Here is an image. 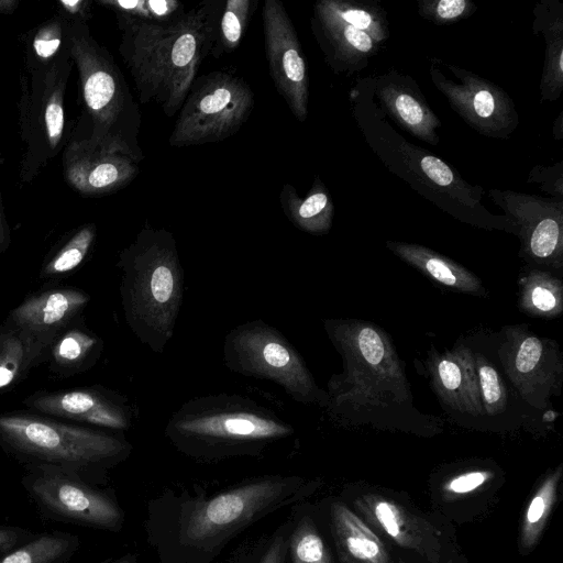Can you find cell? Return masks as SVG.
<instances>
[{
  "mask_svg": "<svg viewBox=\"0 0 563 563\" xmlns=\"http://www.w3.org/2000/svg\"><path fill=\"white\" fill-rule=\"evenodd\" d=\"M262 18L269 75L294 117L302 123L308 115L309 80L297 32L279 0H265Z\"/></svg>",
  "mask_w": 563,
  "mask_h": 563,
  "instance_id": "16",
  "label": "cell"
},
{
  "mask_svg": "<svg viewBox=\"0 0 563 563\" xmlns=\"http://www.w3.org/2000/svg\"><path fill=\"white\" fill-rule=\"evenodd\" d=\"M121 302L136 338L162 353L181 306L184 272L173 234L143 228L119 254Z\"/></svg>",
  "mask_w": 563,
  "mask_h": 563,
  "instance_id": "4",
  "label": "cell"
},
{
  "mask_svg": "<svg viewBox=\"0 0 563 563\" xmlns=\"http://www.w3.org/2000/svg\"><path fill=\"white\" fill-rule=\"evenodd\" d=\"M532 32L543 36L545 58L540 80L541 101H555L563 92V2L540 0L532 9Z\"/></svg>",
  "mask_w": 563,
  "mask_h": 563,
  "instance_id": "25",
  "label": "cell"
},
{
  "mask_svg": "<svg viewBox=\"0 0 563 563\" xmlns=\"http://www.w3.org/2000/svg\"><path fill=\"white\" fill-rule=\"evenodd\" d=\"M223 360L232 372L278 384L296 401L322 408L329 404L328 393L317 385L296 349L262 320L243 323L228 333Z\"/></svg>",
  "mask_w": 563,
  "mask_h": 563,
  "instance_id": "8",
  "label": "cell"
},
{
  "mask_svg": "<svg viewBox=\"0 0 563 563\" xmlns=\"http://www.w3.org/2000/svg\"><path fill=\"white\" fill-rule=\"evenodd\" d=\"M386 247L402 262L445 288L472 296L484 297L487 295L481 279L475 274L452 258L427 246L387 241Z\"/></svg>",
  "mask_w": 563,
  "mask_h": 563,
  "instance_id": "24",
  "label": "cell"
},
{
  "mask_svg": "<svg viewBox=\"0 0 563 563\" xmlns=\"http://www.w3.org/2000/svg\"><path fill=\"white\" fill-rule=\"evenodd\" d=\"M311 30L324 62L336 74L352 75L367 67L379 51V42L367 32L349 24L314 3Z\"/></svg>",
  "mask_w": 563,
  "mask_h": 563,
  "instance_id": "23",
  "label": "cell"
},
{
  "mask_svg": "<svg viewBox=\"0 0 563 563\" xmlns=\"http://www.w3.org/2000/svg\"><path fill=\"white\" fill-rule=\"evenodd\" d=\"M256 2L253 0H227L218 20L214 56L234 51L241 43Z\"/></svg>",
  "mask_w": 563,
  "mask_h": 563,
  "instance_id": "36",
  "label": "cell"
},
{
  "mask_svg": "<svg viewBox=\"0 0 563 563\" xmlns=\"http://www.w3.org/2000/svg\"><path fill=\"white\" fill-rule=\"evenodd\" d=\"M63 176L70 188L85 197H102L128 186L139 174L130 157L68 139L62 156Z\"/></svg>",
  "mask_w": 563,
  "mask_h": 563,
  "instance_id": "18",
  "label": "cell"
},
{
  "mask_svg": "<svg viewBox=\"0 0 563 563\" xmlns=\"http://www.w3.org/2000/svg\"><path fill=\"white\" fill-rule=\"evenodd\" d=\"M0 448L23 466L44 465L97 484L129 454L124 440L40 413H0Z\"/></svg>",
  "mask_w": 563,
  "mask_h": 563,
  "instance_id": "6",
  "label": "cell"
},
{
  "mask_svg": "<svg viewBox=\"0 0 563 563\" xmlns=\"http://www.w3.org/2000/svg\"><path fill=\"white\" fill-rule=\"evenodd\" d=\"M418 14L435 25H449L470 18L477 11L471 0H418Z\"/></svg>",
  "mask_w": 563,
  "mask_h": 563,
  "instance_id": "39",
  "label": "cell"
},
{
  "mask_svg": "<svg viewBox=\"0 0 563 563\" xmlns=\"http://www.w3.org/2000/svg\"><path fill=\"white\" fill-rule=\"evenodd\" d=\"M254 93L247 82L228 71L195 79L169 136L176 147L227 140L250 118Z\"/></svg>",
  "mask_w": 563,
  "mask_h": 563,
  "instance_id": "10",
  "label": "cell"
},
{
  "mask_svg": "<svg viewBox=\"0 0 563 563\" xmlns=\"http://www.w3.org/2000/svg\"><path fill=\"white\" fill-rule=\"evenodd\" d=\"M292 428L271 410L240 396L214 395L185 402L166 427L167 437L191 454H222L262 448Z\"/></svg>",
  "mask_w": 563,
  "mask_h": 563,
  "instance_id": "7",
  "label": "cell"
},
{
  "mask_svg": "<svg viewBox=\"0 0 563 563\" xmlns=\"http://www.w3.org/2000/svg\"><path fill=\"white\" fill-rule=\"evenodd\" d=\"M443 66L430 58L429 75L434 87L446 98L451 109L481 135L508 139L519 125V114L512 98L495 82L452 64Z\"/></svg>",
  "mask_w": 563,
  "mask_h": 563,
  "instance_id": "12",
  "label": "cell"
},
{
  "mask_svg": "<svg viewBox=\"0 0 563 563\" xmlns=\"http://www.w3.org/2000/svg\"><path fill=\"white\" fill-rule=\"evenodd\" d=\"M111 563H134V559L132 555H124L118 560H114Z\"/></svg>",
  "mask_w": 563,
  "mask_h": 563,
  "instance_id": "48",
  "label": "cell"
},
{
  "mask_svg": "<svg viewBox=\"0 0 563 563\" xmlns=\"http://www.w3.org/2000/svg\"><path fill=\"white\" fill-rule=\"evenodd\" d=\"M23 467L21 484L42 517L92 529L117 531L121 528V508L95 484L52 466Z\"/></svg>",
  "mask_w": 563,
  "mask_h": 563,
  "instance_id": "11",
  "label": "cell"
},
{
  "mask_svg": "<svg viewBox=\"0 0 563 563\" xmlns=\"http://www.w3.org/2000/svg\"><path fill=\"white\" fill-rule=\"evenodd\" d=\"M32 411L115 430L131 424L130 408L117 393L100 385L62 390H38L22 400Z\"/></svg>",
  "mask_w": 563,
  "mask_h": 563,
  "instance_id": "17",
  "label": "cell"
},
{
  "mask_svg": "<svg viewBox=\"0 0 563 563\" xmlns=\"http://www.w3.org/2000/svg\"><path fill=\"white\" fill-rule=\"evenodd\" d=\"M529 184H536L539 188L553 196L563 199V163L558 162L553 166L536 165L528 175Z\"/></svg>",
  "mask_w": 563,
  "mask_h": 563,
  "instance_id": "41",
  "label": "cell"
},
{
  "mask_svg": "<svg viewBox=\"0 0 563 563\" xmlns=\"http://www.w3.org/2000/svg\"><path fill=\"white\" fill-rule=\"evenodd\" d=\"M448 563H455L453 560H450Z\"/></svg>",
  "mask_w": 563,
  "mask_h": 563,
  "instance_id": "49",
  "label": "cell"
},
{
  "mask_svg": "<svg viewBox=\"0 0 563 563\" xmlns=\"http://www.w3.org/2000/svg\"><path fill=\"white\" fill-rule=\"evenodd\" d=\"M19 1L18 0H0V13L2 14H12L18 5H19Z\"/></svg>",
  "mask_w": 563,
  "mask_h": 563,
  "instance_id": "46",
  "label": "cell"
},
{
  "mask_svg": "<svg viewBox=\"0 0 563 563\" xmlns=\"http://www.w3.org/2000/svg\"><path fill=\"white\" fill-rule=\"evenodd\" d=\"M430 385L450 413L459 418H485L474 351L457 344L443 353H432L427 360Z\"/></svg>",
  "mask_w": 563,
  "mask_h": 563,
  "instance_id": "20",
  "label": "cell"
},
{
  "mask_svg": "<svg viewBox=\"0 0 563 563\" xmlns=\"http://www.w3.org/2000/svg\"><path fill=\"white\" fill-rule=\"evenodd\" d=\"M553 136L555 140L563 139V112H560L553 123Z\"/></svg>",
  "mask_w": 563,
  "mask_h": 563,
  "instance_id": "47",
  "label": "cell"
},
{
  "mask_svg": "<svg viewBox=\"0 0 563 563\" xmlns=\"http://www.w3.org/2000/svg\"><path fill=\"white\" fill-rule=\"evenodd\" d=\"M373 97L386 117L416 139L437 145L441 121L428 104L415 78L390 69L366 77Z\"/></svg>",
  "mask_w": 563,
  "mask_h": 563,
  "instance_id": "19",
  "label": "cell"
},
{
  "mask_svg": "<svg viewBox=\"0 0 563 563\" xmlns=\"http://www.w3.org/2000/svg\"><path fill=\"white\" fill-rule=\"evenodd\" d=\"M498 356L520 398L538 410L548 409L551 396L561 394L563 356L559 344L523 325H506Z\"/></svg>",
  "mask_w": 563,
  "mask_h": 563,
  "instance_id": "13",
  "label": "cell"
},
{
  "mask_svg": "<svg viewBox=\"0 0 563 563\" xmlns=\"http://www.w3.org/2000/svg\"><path fill=\"white\" fill-rule=\"evenodd\" d=\"M288 479L267 478L219 494L196 507L185 525V537L205 543L233 532L284 501Z\"/></svg>",
  "mask_w": 563,
  "mask_h": 563,
  "instance_id": "15",
  "label": "cell"
},
{
  "mask_svg": "<svg viewBox=\"0 0 563 563\" xmlns=\"http://www.w3.org/2000/svg\"><path fill=\"white\" fill-rule=\"evenodd\" d=\"M494 477L489 470H471L448 479L442 492L444 497L454 499L477 490Z\"/></svg>",
  "mask_w": 563,
  "mask_h": 563,
  "instance_id": "40",
  "label": "cell"
},
{
  "mask_svg": "<svg viewBox=\"0 0 563 563\" xmlns=\"http://www.w3.org/2000/svg\"><path fill=\"white\" fill-rule=\"evenodd\" d=\"M331 525L342 563H394L372 528L346 506H331Z\"/></svg>",
  "mask_w": 563,
  "mask_h": 563,
  "instance_id": "26",
  "label": "cell"
},
{
  "mask_svg": "<svg viewBox=\"0 0 563 563\" xmlns=\"http://www.w3.org/2000/svg\"><path fill=\"white\" fill-rule=\"evenodd\" d=\"M519 309L531 317L553 319L563 311V284L551 271L532 267L519 280Z\"/></svg>",
  "mask_w": 563,
  "mask_h": 563,
  "instance_id": "31",
  "label": "cell"
},
{
  "mask_svg": "<svg viewBox=\"0 0 563 563\" xmlns=\"http://www.w3.org/2000/svg\"><path fill=\"white\" fill-rule=\"evenodd\" d=\"M280 207L288 220L301 231L310 234H327L333 222L334 205L329 190L316 176L305 197L286 183L279 194Z\"/></svg>",
  "mask_w": 563,
  "mask_h": 563,
  "instance_id": "30",
  "label": "cell"
},
{
  "mask_svg": "<svg viewBox=\"0 0 563 563\" xmlns=\"http://www.w3.org/2000/svg\"><path fill=\"white\" fill-rule=\"evenodd\" d=\"M90 300L89 294L71 287H53L26 297L5 320L48 347L75 322Z\"/></svg>",
  "mask_w": 563,
  "mask_h": 563,
  "instance_id": "21",
  "label": "cell"
},
{
  "mask_svg": "<svg viewBox=\"0 0 563 563\" xmlns=\"http://www.w3.org/2000/svg\"><path fill=\"white\" fill-rule=\"evenodd\" d=\"M101 351V339L78 318L51 344L46 363L52 374L69 377L92 367Z\"/></svg>",
  "mask_w": 563,
  "mask_h": 563,
  "instance_id": "28",
  "label": "cell"
},
{
  "mask_svg": "<svg viewBox=\"0 0 563 563\" xmlns=\"http://www.w3.org/2000/svg\"><path fill=\"white\" fill-rule=\"evenodd\" d=\"M90 0H59L57 1V12L65 16L70 23H87L91 18Z\"/></svg>",
  "mask_w": 563,
  "mask_h": 563,
  "instance_id": "43",
  "label": "cell"
},
{
  "mask_svg": "<svg viewBox=\"0 0 563 563\" xmlns=\"http://www.w3.org/2000/svg\"><path fill=\"white\" fill-rule=\"evenodd\" d=\"M350 102L361 134L387 170L454 219L515 234L512 222L485 208L482 186L467 183L442 158L409 142L393 128L375 101L366 77L358 78L350 90Z\"/></svg>",
  "mask_w": 563,
  "mask_h": 563,
  "instance_id": "3",
  "label": "cell"
},
{
  "mask_svg": "<svg viewBox=\"0 0 563 563\" xmlns=\"http://www.w3.org/2000/svg\"><path fill=\"white\" fill-rule=\"evenodd\" d=\"M23 44L27 74L71 63V23L56 12L25 33Z\"/></svg>",
  "mask_w": 563,
  "mask_h": 563,
  "instance_id": "27",
  "label": "cell"
},
{
  "mask_svg": "<svg viewBox=\"0 0 563 563\" xmlns=\"http://www.w3.org/2000/svg\"><path fill=\"white\" fill-rule=\"evenodd\" d=\"M324 329L343 360V373L328 383L325 409L332 417L378 428L440 431L441 419L415 408L405 365L385 330L357 319H329Z\"/></svg>",
  "mask_w": 563,
  "mask_h": 563,
  "instance_id": "1",
  "label": "cell"
},
{
  "mask_svg": "<svg viewBox=\"0 0 563 563\" xmlns=\"http://www.w3.org/2000/svg\"><path fill=\"white\" fill-rule=\"evenodd\" d=\"M286 554V542L284 537L275 538L266 551L261 563H284Z\"/></svg>",
  "mask_w": 563,
  "mask_h": 563,
  "instance_id": "44",
  "label": "cell"
},
{
  "mask_svg": "<svg viewBox=\"0 0 563 563\" xmlns=\"http://www.w3.org/2000/svg\"><path fill=\"white\" fill-rule=\"evenodd\" d=\"M474 361L485 417H499L507 410L509 401L505 380L483 353L474 352Z\"/></svg>",
  "mask_w": 563,
  "mask_h": 563,
  "instance_id": "37",
  "label": "cell"
},
{
  "mask_svg": "<svg viewBox=\"0 0 563 563\" xmlns=\"http://www.w3.org/2000/svg\"><path fill=\"white\" fill-rule=\"evenodd\" d=\"M73 65L21 75L18 123L23 143L22 184L32 181L68 142L64 101Z\"/></svg>",
  "mask_w": 563,
  "mask_h": 563,
  "instance_id": "9",
  "label": "cell"
},
{
  "mask_svg": "<svg viewBox=\"0 0 563 563\" xmlns=\"http://www.w3.org/2000/svg\"><path fill=\"white\" fill-rule=\"evenodd\" d=\"M562 475L563 465L560 464L542 479L532 495L526 508L520 529V544L523 549H533L540 540L556 501Z\"/></svg>",
  "mask_w": 563,
  "mask_h": 563,
  "instance_id": "33",
  "label": "cell"
},
{
  "mask_svg": "<svg viewBox=\"0 0 563 563\" xmlns=\"http://www.w3.org/2000/svg\"><path fill=\"white\" fill-rule=\"evenodd\" d=\"M10 241V228L7 222L2 198L0 194V254H2L9 247Z\"/></svg>",
  "mask_w": 563,
  "mask_h": 563,
  "instance_id": "45",
  "label": "cell"
},
{
  "mask_svg": "<svg viewBox=\"0 0 563 563\" xmlns=\"http://www.w3.org/2000/svg\"><path fill=\"white\" fill-rule=\"evenodd\" d=\"M96 234L93 223L79 227L43 264L40 278H56L76 269L90 252Z\"/></svg>",
  "mask_w": 563,
  "mask_h": 563,
  "instance_id": "34",
  "label": "cell"
},
{
  "mask_svg": "<svg viewBox=\"0 0 563 563\" xmlns=\"http://www.w3.org/2000/svg\"><path fill=\"white\" fill-rule=\"evenodd\" d=\"M223 1H202L165 23L117 20L119 53L141 103L157 104L167 117L181 108L198 69L216 44Z\"/></svg>",
  "mask_w": 563,
  "mask_h": 563,
  "instance_id": "2",
  "label": "cell"
},
{
  "mask_svg": "<svg viewBox=\"0 0 563 563\" xmlns=\"http://www.w3.org/2000/svg\"><path fill=\"white\" fill-rule=\"evenodd\" d=\"M71 58L79 76L81 115L69 139L103 151L143 158L139 143L141 112L110 52L87 23L73 22Z\"/></svg>",
  "mask_w": 563,
  "mask_h": 563,
  "instance_id": "5",
  "label": "cell"
},
{
  "mask_svg": "<svg viewBox=\"0 0 563 563\" xmlns=\"http://www.w3.org/2000/svg\"><path fill=\"white\" fill-rule=\"evenodd\" d=\"M488 196L514 223L519 255L548 271L563 267V199L490 189Z\"/></svg>",
  "mask_w": 563,
  "mask_h": 563,
  "instance_id": "14",
  "label": "cell"
},
{
  "mask_svg": "<svg viewBox=\"0 0 563 563\" xmlns=\"http://www.w3.org/2000/svg\"><path fill=\"white\" fill-rule=\"evenodd\" d=\"M36 532L11 525H0V558L31 540Z\"/></svg>",
  "mask_w": 563,
  "mask_h": 563,
  "instance_id": "42",
  "label": "cell"
},
{
  "mask_svg": "<svg viewBox=\"0 0 563 563\" xmlns=\"http://www.w3.org/2000/svg\"><path fill=\"white\" fill-rule=\"evenodd\" d=\"M80 547L78 536L64 531L35 536L0 558V563H68Z\"/></svg>",
  "mask_w": 563,
  "mask_h": 563,
  "instance_id": "32",
  "label": "cell"
},
{
  "mask_svg": "<svg viewBox=\"0 0 563 563\" xmlns=\"http://www.w3.org/2000/svg\"><path fill=\"white\" fill-rule=\"evenodd\" d=\"M354 506L366 523L399 547L417 552L429 563H440L438 532L427 520L378 494L361 495Z\"/></svg>",
  "mask_w": 563,
  "mask_h": 563,
  "instance_id": "22",
  "label": "cell"
},
{
  "mask_svg": "<svg viewBox=\"0 0 563 563\" xmlns=\"http://www.w3.org/2000/svg\"><path fill=\"white\" fill-rule=\"evenodd\" d=\"M292 563H331L330 553L309 518H303L290 538Z\"/></svg>",
  "mask_w": 563,
  "mask_h": 563,
  "instance_id": "38",
  "label": "cell"
},
{
  "mask_svg": "<svg viewBox=\"0 0 563 563\" xmlns=\"http://www.w3.org/2000/svg\"><path fill=\"white\" fill-rule=\"evenodd\" d=\"M117 20L165 23L183 15L185 7L176 0H97Z\"/></svg>",
  "mask_w": 563,
  "mask_h": 563,
  "instance_id": "35",
  "label": "cell"
},
{
  "mask_svg": "<svg viewBox=\"0 0 563 563\" xmlns=\"http://www.w3.org/2000/svg\"><path fill=\"white\" fill-rule=\"evenodd\" d=\"M49 347L4 320L0 323V393L47 361Z\"/></svg>",
  "mask_w": 563,
  "mask_h": 563,
  "instance_id": "29",
  "label": "cell"
}]
</instances>
